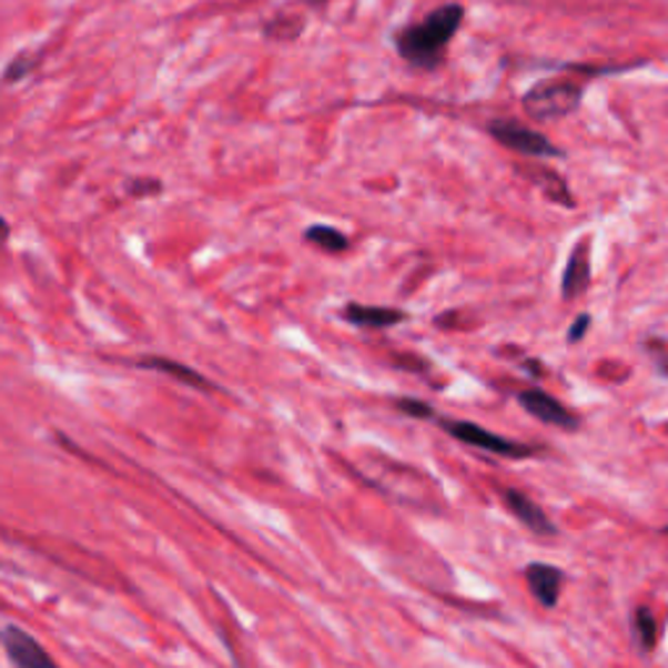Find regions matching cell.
<instances>
[{
	"label": "cell",
	"mask_w": 668,
	"mask_h": 668,
	"mask_svg": "<svg viewBox=\"0 0 668 668\" xmlns=\"http://www.w3.org/2000/svg\"><path fill=\"white\" fill-rule=\"evenodd\" d=\"M463 6L449 3L436 9L432 17H426L421 24L405 27L397 34V53L405 58L407 63L418 65V69H434L442 61L444 48L452 42V37L457 34L459 24H463Z\"/></svg>",
	"instance_id": "1"
},
{
	"label": "cell",
	"mask_w": 668,
	"mask_h": 668,
	"mask_svg": "<svg viewBox=\"0 0 668 668\" xmlns=\"http://www.w3.org/2000/svg\"><path fill=\"white\" fill-rule=\"evenodd\" d=\"M583 89L575 81H540L523 98V108L533 121H559L580 108Z\"/></svg>",
	"instance_id": "2"
},
{
	"label": "cell",
	"mask_w": 668,
	"mask_h": 668,
	"mask_svg": "<svg viewBox=\"0 0 668 668\" xmlns=\"http://www.w3.org/2000/svg\"><path fill=\"white\" fill-rule=\"evenodd\" d=\"M439 426L449 436H455L457 442L470 444V447H475V449L492 452V455H502V457H512V459H525V457H530L533 452H536L533 447H528V444H517V442L504 439V436L486 432L484 426H478V423H470V421L442 418Z\"/></svg>",
	"instance_id": "3"
},
{
	"label": "cell",
	"mask_w": 668,
	"mask_h": 668,
	"mask_svg": "<svg viewBox=\"0 0 668 668\" xmlns=\"http://www.w3.org/2000/svg\"><path fill=\"white\" fill-rule=\"evenodd\" d=\"M488 131H492V136L499 141V144L507 146V150L528 154V158H561L564 154L559 146L540 131H533L517 121H507V118L488 123Z\"/></svg>",
	"instance_id": "4"
},
{
	"label": "cell",
	"mask_w": 668,
	"mask_h": 668,
	"mask_svg": "<svg viewBox=\"0 0 668 668\" xmlns=\"http://www.w3.org/2000/svg\"><path fill=\"white\" fill-rule=\"evenodd\" d=\"M517 403L523 407L525 413H530L533 418H538L540 423H548V426L564 428V432H575V428H580V421H577V415L569 411V407H564L559 399L546 395L544 389H523L517 395Z\"/></svg>",
	"instance_id": "5"
},
{
	"label": "cell",
	"mask_w": 668,
	"mask_h": 668,
	"mask_svg": "<svg viewBox=\"0 0 668 668\" xmlns=\"http://www.w3.org/2000/svg\"><path fill=\"white\" fill-rule=\"evenodd\" d=\"M0 642H3L6 656L11 658L13 666H21V668H55V660L48 656V650H44L32 635L24 632V629L17 627V625H9L3 629V635H0Z\"/></svg>",
	"instance_id": "6"
},
{
	"label": "cell",
	"mask_w": 668,
	"mask_h": 668,
	"mask_svg": "<svg viewBox=\"0 0 668 668\" xmlns=\"http://www.w3.org/2000/svg\"><path fill=\"white\" fill-rule=\"evenodd\" d=\"M123 363H129V366H133V368L160 371V374L175 378V382H181V384H185V387H191V389H202V392L214 389V384L210 382V378L199 374L196 368L185 366V363H181V361L168 358V355H139V358H129V361H123Z\"/></svg>",
	"instance_id": "7"
},
{
	"label": "cell",
	"mask_w": 668,
	"mask_h": 668,
	"mask_svg": "<svg viewBox=\"0 0 668 668\" xmlns=\"http://www.w3.org/2000/svg\"><path fill=\"white\" fill-rule=\"evenodd\" d=\"M525 580H528V588L540 606L554 608L559 604L561 585H564V571L559 567H551V564H544V561H533L525 567Z\"/></svg>",
	"instance_id": "8"
},
{
	"label": "cell",
	"mask_w": 668,
	"mask_h": 668,
	"mask_svg": "<svg viewBox=\"0 0 668 668\" xmlns=\"http://www.w3.org/2000/svg\"><path fill=\"white\" fill-rule=\"evenodd\" d=\"M504 502H507L512 515H515L519 523L525 525V528L536 533V536L551 538V536H556V533H559L551 519H548L546 512L540 509L538 504L530 499V496L519 494L517 488H507V492H504Z\"/></svg>",
	"instance_id": "9"
},
{
	"label": "cell",
	"mask_w": 668,
	"mask_h": 668,
	"mask_svg": "<svg viewBox=\"0 0 668 668\" xmlns=\"http://www.w3.org/2000/svg\"><path fill=\"white\" fill-rule=\"evenodd\" d=\"M343 318L363 330H387V326L403 324L407 314L403 308H387V306H363V303H347L343 308Z\"/></svg>",
	"instance_id": "10"
},
{
	"label": "cell",
	"mask_w": 668,
	"mask_h": 668,
	"mask_svg": "<svg viewBox=\"0 0 668 668\" xmlns=\"http://www.w3.org/2000/svg\"><path fill=\"white\" fill-rule=\"evenodd\" d=\"M590 285V259H588V246L580 243L575 251H571L567 266H564V277H561V295L564 301L580 298V295L588 291Z\"/></svg>",
	"instance_id": "11"
},
{
	"label": "cell",
	"mask_w": 668,
	"mask_h": 668,
	"mask_svg": "<svg viewBox=\"0 0 668 668\" xmlns=\"http://www.w3.org/2000/svg\"><path fill=\"white\" fill-rule=\"evenodd\" d=\"M308 243H314V246L330 251V254H343L351 246V241H347V235L343 230L332 227V225H311L306 227V233H303Z\"/></svg>",
	"instance_id": "12"
},
{
	"label": "cell",
	"mask_w": 668,
	"mask_h": 668,
	"mask_svg": "<svg viewBox=\"0 0 668 668\" xmlns=\"http://www.w3.org/2000/svg\"><path fill=\"white\" fill-rule=\"evenodd\" d=\"M632 627H635V642L640 645L642 652H652L658 642V619L652 616L650 608H635L632 614Z\"/></svg>",
	"instance_id": "13"
},
{
	"label": "cell",
	"mask_w": 668,
	"mask_h": 668,
	"mask_svg": "<svg viewBox=\"0 0 668 668\" xmlns=\"http://www.w3.org/2000/svg\"><path fill=\"white\" fill-rule=\"evenodd\" d=\"M397 411H403L407 418H418V421H432L434 418V407L428 403H421V399L415 397H399L395 399Z\"/></svg>",
	"instance_id": "14"
},
{
	"label": "cell",
	"mask_w": 668,
	"mask_h": 668,
	"mask_svg": "<svg viewBox=\"0 0 668 668\" xmlns=\"http://www.w3.org/2000/svg\"><path fill=\"white\" fill-rule=\"evenodd\" d=\"M131 196H158L162 194V183L158 178H136V181H129L125 185Z\"/></svg>",
	"instance_id": "15"
},
{
	"label": "cell",
	"mask_w": 668,
	"mask_h": 668,
	"mask_svg": "<svg viewBox=\"0 0 668 668\" xmlns=\"http://www.w3.org/2000/svg\"><path fill=\"white\" fill-rule=\"evenodd\" d=\"M590 324H593L590 314H580V316H577L575 322H571V326H569V334H567V340H569V343H571V345H575V343H580V340L585 337V334H588Z\"/></svg>",
	"instance_id": "16"
},
{
	"label": "cell",
	"mask_w": 668,
	"mask_h": 668,
	"mask_svg": "<svg viewBox=\"0 0 668 668\" xmlns=\"http://www.w3.org/2000/svg\"><path fill=\"white\" fill-rule=\"evenodd\" d=\"M32 69V63L27 61V58H17V61H13L11 65H9V71H6V79L9 81H17V79H21V77H27V71Z\"/></svg>",
	"instance_id": "17"
},
{
	"label": "cell",
	"mask_w": 668,
	"mask_h": 668,
	"mask_svg": "<svg viewBox=\"0 0 668 668\" xmlns=\"http://www.w3.org/2000/svg\"><path fill=\"white\" fill-rule=\"evenodd\" d=\"M523 368L528 371V374H533V376H544V368H540L538 361H525Z\"/></svg>",
	"instance_id": "18"
},
{
	"label": "cell",
	"mask_w": 668,
	"mask_h": 668,
	"mask_svg": "<svg viewBox=\"0 0 668 668\" xmlns=\"http://www.w3.org/2000/svg\"><path fill=\"white\" fill-rule=\"evenodd\" d=\"M9 233H11L9 220H6V217H0V241H6V237H9Z\"/></svg>",
	"instance_id": "19"
},
{
	"label": "cell",
	"mask_w": 668,
	"mask_h": 668,
	"mask_svg": "<svg viewBox=\"0 0 668 668\" xmlns=\"http://www.w3.org/2000/svg\"><path fill=\"white\" fill-rule=\"evenodd\" d=\"M658 368H660V374L668 376V353L660 355V358H658Z\"/></svg>",
	"instance_id": "20"
},
{
	"label": "cell",
	"mask_w": 668,
	"mask_h": 668,
	"mask_svg": "<svg viewBox=\"0 0 668 668\" xmlns=\"http://www.w3.org/2000/svg\"><path fill=\"white\" fill-rule=\"evenodd\" d=\"M314 3H322V0H314Z\"/></svg>",
	"instance_id": "21"
},
{
	"label": "cell",
	"mask_w": 668,
	"mask_h": 668,
	"mask_svg": "<svg viewBox=\"0 0 668 668\" xmlns=\"http://www.w3.org/2000/svg\"><path fill=\"white\" fill-rule=\"evenodd\" d=\"M664 533H668V528H664Z\"/></svg>",
	"instance_id": "22"
}]
</instances>
